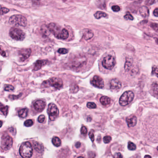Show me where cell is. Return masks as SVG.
<instances>
[{
	"label": "cell",
	"instance_id": "1",
	"mask_svg": "<svg viewBox=\"0 0 158 158\" xmlns=\"http://www.w3.org/2000/svg\"><path fill=\"white\" fill-rule=\"evenodd\" d=\"M19 153L22 157L30 158L33 155V147L29 142H25L21 144L19 149Z\"/></svg>",
	"mask_w": 158,
	"mask_h": 158
},
{
	"label": "cell",
	"instance_id": "2",
	"mask_svg": "<svg viewBox=\"0 0 158 158\" xmlns=\"http://www.w3.org/2000/svg\"><path fill=\"white\" fill-rule=\"evenodd\" d=\"M43 85L44 87H49L51 86L54 87L57 90L61 88L63 86V82L62 80L58 78L54 77L51 78L49 80L45 81L43 83Z\"/></svg>",
	"mask_w": 158,
	"mask_h": 158
},
{
	"label": "cell",
	"instance_id": "3",
	"mask_svg": "<svg viewBox=\"0 0 158 158\" xmlns=\"http://www.w3.org/2000/svg\"><path fill=\"white\" fill-rule=\"evenodd\" d=\"M9 23L15 26L25 27L27 24V20L25 17L21 15H14L9 20Z\"/></svg>",
	"mask_w": 158,
	"mask_h": 158
},
{
	"label": "cell",
	"instance_id": "4",
	"mask_svg": "<svg viewBox=\"0 0 158 158\" xmlns=\"http://www.w3.org/2000/svg\"><path fill=\"white\" fill-rule=\"evenodd\" d=\"M10 35L12 39L18 41L23 40L26 37L25 33L23 31L15 28H12L10 29Z\"/></svg>",
	"mask_w": 158,
	"mask_h": 158
},
{
	"label": "cell",
	"instance_id": "5",
	"mask_svg": "<svg viewBox=\"0 0 158 158\" xmlns=\"http://www.w3.org/2000/svg\"><path fill=\"white\" fill-rule=\"evenodd\" d=\"M134 94L132 91H127L123 93L119 99V103L121 106H124L129 104L133 100Z\"/></svg>",
	"mask_w": 158,
	"mask_h": 158
},
{
	"label": "cell",
	"instance_id": "6",
	"mask_svg": "<svg viewBox=\"0 0 158 158\" xmlns=\"http://www.w3.org/2000/svg\"><path fill=\"white\" fill-rule=\"evenodd\" d=\"M13 142L12 137H10L9 135L7 134L3 135L1 142V148L5 151L9 150L12 147Z\"/></svg>",
	"mask_w": 158,
	"mask_h": 158
},
{
	"label": "cell",
	"instance_id": "7",
	"mask_svg": "<svg viewBox=\"0 0 158 158\" xmlns=\"http://www.w3.org/2000/svg\"><path fill=\"white\" fill-rule=\"evenodd\" d=\"M47 113L49 115V119L53 121L58 118L59 115V110L56 105L53 103H50L48 106Z\"/></svg>",
	"mask_w": 158,
	"mask_h": 158
},
{
	"label": "cell",
	"instance_id": "8",
	"mask_svg": "<svg viewBox=\"0 0 158 158\" xmlns=\"http://www.w3.org/2000/svg\"><path fill=\"white\" fill-rule=\"evenodd\" d=\"M116 64V60L111 55H108L103 58L102 62L103 66L109 70L112 69Z\"/></svg>",
	"mask_w": 158,
	"mask_h": 158
},
{
	"label": "cell",
	"instance_id": "9",
	"mask_svg": "<svg viewBox=\"0 0 158 158\" xmlns=\"http://www.w3.org/2000/svg\"><path fill=\"white\" fill-rule=\"evenodd\" d=\"M48 29L50 32L53 34L55 37L59 39L62 30H61L60 26H58V24L54 23H51L49 24L48 26Z\"/></svg>",
	"mask_w": 158,
	"mask_h": 158
},
{
	"label": "cell",
	"instance_id": "10",
	"mask_svg": "<svg viewBox=\"0 0 158 158\" xmlns=\"http://www.w3.org/2000/svg\"><path fill=\"white\" fill-rule=\"evenodd\" d=\"M91 83L93 86L98 88L102 89L104 86V81L102 78L98 76H95L91 79Z\"/></svg>",
	"mask_w": 158,
	"mask_h": 158
},
{
	"label": "cell",
	"instance_id": "11",
	"mask_svg": "<svg viewBox=\"0 0 158 158\" xmlns=\"http://www.w3.org/2000/svg\"><path fill=\"white\" fill-rule=\"evenodd\" d=\"M32 51L31 49H22L19 51V55L20 60L24 61L30 57Z\"/></svg>",
	"mask_w": 158,
	"mask_h": 158
},
{
	"label": "cell",
	"instance_id": "12",
	"mask_svg": "<svg viewBox=\"0 0 158 158\" xmlns=\"http://www.w3.org/2000/svg\"><path fill=\"white\" fill-rule=\"evenodd\" d=\"M121 87V83L117 78L112 79L110 82V88L113 90H118Z\"/></svg>",
	"mask_w": 158,
	"mask_h": 158
},
{
	"label": "cell",
	"instance_id": "13",
	"mask_svg": "<svg viewBox=\"0 0 158 158\" xmlns=\"http://www.w3.org/2000/svg\"><path fill=\"white\" fill-rule=\"evenodd\" d=\"M33 106L35 110L40 112L42 111L46 107V103L42 100H37L34 103Z\"/></svg>",
	"mask_w": 158,
	"mask_h": 158
},
{
	"label": "cell",
	"instance_id": "14",
	"mask_svg": "<svg viewBox=\"0 0 158 158\" xmlns=\"http://www.w3.org/2000/svg\"><path fill=\"white\" fill-rule=\"evenodd\" d=\"M137 118L135 115H131L126 118V122L129 128L135 126L137 123Z\"/></svg>",
	"mask_w": 158,
	"mask_h": 158
},
{
	"label": "cell",
	"instance_id": "15",
	"mask_svg": "<svg viewBox=\"0 0 158 158\" xmlns=\"http://www.w3.org/2000/svg\"><path fill=\"white\" fill-rule=\"evenodd\" d=\"M47 62V60H38L35 63L33 70L35 71H37L40 70L42 68L43 65L46 64Z\"/></svg>",
	"mask_w": 158,
	"mask_h": 158
},
{
	"label": "cell",
	"instance_id": "16",
	"mask_svg": "<svg viewBox=\"0 0 158 158\" xmlns=\"http://www.w3.org/2000/svg\"><path fill=\"white\" fill-rule=\"evenodd\" d=\"M139 14L143 17H147L149 15L148 8L146 6H142L139 8Z\"/></svg>",
	"mask_w": 158,
	"mask_h": 158
},
{
	"label": "cell",
	"instance_id": "17",
	"mask_svg": "<svg viewBox=\"0 0 158 158\" xmlns=\"http://www.w3.org/2000/svg\"><path fill=\"white\" fill-rule=\"evenodd\" d=\"M94 34L92 31L90 29H86L84 31L83 33V36L85 40H89L91 39L93 37Z\"/></svg>",
	"mask_w": 158,
	"mask_h": 158
},
{
	"label": "cell",
	"instance_id": "18",
	"mask_svg": "<svg viewBox=\"0 0 158 158\" xmlns=\"http://www.w3.org/2000/svg\"><path fill=\"white\" fill-rule=\"evenodd\" d=\"M69 33L68 31L65 28H63L62 29L60 36L59 37V39L63 40H66L69 37Z\"/></svg>",
	"mask_w": 158,
	"mask_h": 158
},
{
	"label": "cell",
	"instance_id": "19",
	"mask_svg": "<svg viewBox=\"0 0 158 158\" xmlns=\"http://www.w3.org/2000/svg\"><path fill=\"white\" fill-rule=\"evenodd\" d=\"M33 146L38 152L41 153L44 151V147L42 144H40V143L37 142H34L33 143Z\"/></svg>",
	"mask_w": 158,
	"mask_h": 158
},
{
	"label": "cell",
	"instance_id": "20",
	"mask_svg": "<svg viewBox=\"0 0 158 158\" xmlns=\"http://www.w3.org/2000/svg\"><path fill=\"white\" fill-rule=\"evenodd\" d=\"M100 101L102 104L104 106H107L110 103L111 100L107 96H102L100 98Z\"/></svg>",
	"mask_w": 158,
	"mask_h": 158
},
{
	"label": "cell",
	"instance_id": "21",
	"mask_svg": "<svg viewBox=\"0 0 158 158\" xmlns=\"http://www.w3.org/2000/svg\"><path fill=\"white\" fill-rule=\"evenodd\" d=\"M28 110L27 108H24L20 109L18 111L19 117L22 118H25L28 115Z\"/></svg>",
	"mask_w": 158,
	"mask_h": 158
},
{
	"label": "cell",
	"instance_id": "22",
	"mask_svg": "<svg viewBox=\"0 0 158 158\" xmlns=\"http://www.w3.org/2000/svg\"><path fill=\"white\" fill-rule=\"evenodd\" d=\"M107 16L108 14H107L102 11H98L94 14V16L97 19H100L102 17H106Z\"/></svg>",
	"mask_w": 158,
	"mask_h": 158
},
{
	"label": "cell",
	"instance_id": "23",
	"mask_svg": "<svg viewBox=\"0 0 158 158\" xmlns=\"http://www.w3.org/2000/svg\"><path fill=\"white\" fill-rule=\"evenodd\" d=\"M52 142L54 145L57 147L60 146L61 145V139L58 137H54L52 139Z\"/></svg>",
	"mask_w": 158,
	"mask_h": 158
},
{
	"label": "cell",
	"instance_id": "24",
	"mask_svg": "<svg viewBox=\"0 0 158 158\" xmlns=\"http://www.w3.org/2000/svg\"><path fill=\"white\" fill-rule=\"evenodd\" d=\"M8 107L7 106H4L2 103H1V111L5 116H7V113H8Z\"/></svg>",
	"mask_w": 158,
	"mask_h": 158
},
{
	"label": "cell",
	"instance_id": "25",
	"mask_svg": "<svg viewBox=\"0 0 158 158\" xmlns=\"http://www.w3.org/2000/svg\"><path fill=\"white\" fill-rule=\"evenodd\" d=\"M136 145L132 142H129L128 143V148L130 150L134 151L136 149Z\"/></svg>",
	"mask_w": 158,
	"mask_h": 158
},
{
	"label": "cell",
	"instance_id": "26",
	"mask_svg": "<svg viewBox=\"0 0 158 158\" xmlns=\"http://www.w3.org/2000/svg\"><path fill=\"white\" fill-rule=\"evenodd\" d=\"M33 120L31 119H28L25 121L24 125L27 127H29L33 126Z\"/></svg>",
	"mask_w": 158,
	"mask_h": 158
},
{
	"label": "cell",
	"instance_id": "27",
	"mask_svg": "<svg viewBox=\"0 0 158 158\" xmlns=\"http://www.w3.org/2000/svg\"><path fill=\"white\" fill-rule=\"evenodd\" d=\"M87 106L89 109H95L96 108V105L95 104L94 102H89L87 104Z\"/></svg>",
	"mask_w": 158,
	"mask_h": 158
},
{
	"label": "cell",
	"instance_id": "28",
	"mask_svg": "<svg viewBox=\"0 0 158 158\" xmlns=\"http://www.w3.org/2000/svg\"><path fill=\"white\" fill-rule=\"evenodd\" d=\"M10 11V10L6 7H1V15H3L6 14Z\"/></svg>",
	"mask_w": 158,
	"mask_h": 158
},
{
	"label": "cell",
	"instance_id": "29",
	"mask_svg": "<svg viewBox=\"0 0 158 158\" xmlns=\"http://www.w3.org/2000/svg\"><path fill=\"white\" fill-rule=\"evenodd\" d=\"M153 90L154 93L158 95V84L154 83L153 84Z\"/></svg>",
	"mask_w": 158,
	"mask_h": 158
},
{
	"label": "cell",
	"instance_id": "30",
	"mask_svg": "<svg viewBox=\"0 0 158 158\" xmlns=\"http://www.w3.org/2000/svg\"><path fill=\"white\" fill-rule=\"evenodd\" d=\"M103 142H104L105 143H109L110 142H111V141L112 138L111 136H109V135H107V136H105V137L103 138Z\"/></svg>",
	"mask_w": 158,
	"mask_h": 158
},
{
	"label": "cell",
	"instance_id": "31",
	"mask_svg": "<svg viewBox=\"0 0 158 158\" xmlns=\"http://www.w3.org/2000/svg\"><path fill=\"white\" fill-rule=\"evenodd\" d=\"M89 137L90 138L92 142H93L94 141L95 139V136H94V130L92 129L90 131V132H89Z\"/></svg>",
	"mask_w": 158,
	"mask_h": 158
},
{
	"label": "cell",
	"instance_id": "32",
	"mask_svg": "<svg viewBox=\"0 0 158 158\" xmlns=\"http://www.w3.org/2000/svg\"><path fill=\"white\" fill-rule=\"evenodd\" d=\"M4 90L5 91L10 92V91H12L14 90V86H12L11 85H7L5 87Z\"/></svg>",
	"mask_w": 158,
	"mask_h": 158
},
{
	"label": "cell",
	"instance_id": "33",
	"mask_svg": "<svg viewBox=\"0 0 158 158\" xmlns=\"http://www.w3.org/2000/svg\"><path fill=\"white\" fill-rule=\"evenodd\" d=\"M58 52L60 54H65L68 53V50L67 49H65V48H60V49H58Z\"/></svg>",
	"mask_w": 158,
	"mask_h": 158
},
{
	"label": "cell",
	"instance_id": "34",
	"mask_svg": "<svg viewBox=\"0 0 158 158\" xmlns=\"http://www.w3.org/2000/svg\"><path fill=\"white\" fill-rule=\"evenodd\" d=\"M87 132H88V130H87V128L86 127L83 126L81 128V133L82 134L86 135L87 133Z\"/></svg>",
	"mask_w": 158,
	"mask_h": 158
},
{
	"label": "cell",
	"instance_id": "35",
	"mask_svg": "<svg viewBox=\"0 0 158 158\" xmlns=\"http://www.w3.org/2000/svg\"><path fill=\"white\" fill-rule=\"evenodd\" d=\"M45 116L44 115H40L38 118V121L40 123H43L44 122Z\"/></svg>",
	"mask_w": 158,
	"mask_h": 158
},
{
	"label": "cell",
	"instance_id": "36",
	"mask_svg": "<svg viewBox=\"0 0 158 158\" xmlns=\"http://www.w3.org/2000/svg\"><path fill=\"white\" fill-rule=\"evenodd\" d=\"M152 74L155 75V76H156L158 77V69L155 66H154V67H153Z\"/></svg>",
	"mask_w": 158,
	"mask_h": 158
},
{
	"label": "cell",
	"instance_id": "37",
	"mask_svg": "<svg viewBox=\"0 0 158 158\" xmlns=\"http://www.w3.org/2000/svg\"><path fill=\"white\" fill-rule=\"evenodd\" d=\"M112 10L114 11V12H118L120 10V7L118 6H113L112 7Z\"/></svg>",
	"mask_w": 158,
	"mask_h": 158
},
{
	"label": "cell",
	"instance_id": "38",
	"mask_svg": "<svg viewBox=\"0 0 158 158\" xmlns=\"http://www.w3.org/2000/svg\"><path fill=\"white\" fill-rule=\"evenodd\" d=\"M124 18L126 20H133V19H134V18L132 16V15L130 14H126L124 16Z\"/></svg>",
	"mask_w": 158,
	"mask_h": 158
},
{
	"label": "cell",
	"instance_id": "39",
	"mask_svg": "<svg viewBox=\"0 0 158 158\" xmlns=\"http://www.w3.org/2000/svg\"><path fill=\"white\" fill-rule=\"evenodd\" d=\"M154 3H155V0H146L145 4L147 5H153Z\"/></svg>",
	"mask_w": 158,
	"mask_h": 158
},
{
	"label": "cell",
	"instance_id": "40",
	"mask_svg": "<svg viewBox=\"0 0 158 158\" xmlns=\"http://www.w3.org/2000/svg\"><path fill=\"white\" fill-rule=\"evenodd\" d=\"M151 27L156 31L158 32V24L153 23L151 24Z\"/></svg>",
	"mask_w": 158,
	"mask_h": 158
},
{
	"label": "cell",
	"instance_id": "41",
	"mask_svg": "<svg viewBox=\"0 0 158 158\" xmlns=\"http://www.w3.org/2000/svg\"><path fill=\"white\" fill-rule=\"evenodd\" d=\"M115 158H122L123 156L121 155V154L120 153H116L114 154V156Z\"/></svg>",
	"mask_w": 158,
	"mask_h": 158
},
{
	"label": "cell",
	"instance_id": "42",
	"mask_svg": "<svg viewBox=\"0 0 158 158\" xmlns=\"http://www.w3.org/2000/svg\"><path fill=\"white\" fill-rule=\"evenodd\" d=\"M153 14L156 17H158V8H156L153 11Z\"/></svg>",
	"mask_w": 158,
	"mask_h": 158
},
{
	"label": "cell",
	"instance_id": "43",
	"mask_svg": "<svg viewBox=\"0 0 158 158\" xmlns=\"http://www.w3.org/2000/svg\"><path fill=\"white\" fill-rule=\"evenodd\" d=\"M81 146V143L80 142H77L76 144H75V146L76 147V148H77L80 147Z\"/></svg>",
	"mask_w": 158,
	"mask_h": 158
},
{
	"label": "cell",
	"instance_id": "44",
	"mask_svg": "<svg viewBox=\"0 0 158 158\" xmlns=\"http://www.w3.org/2000/svg\"><path fill=\"white\" fill-rule=\"evenodd\" d=\"M1 55L3 57L6 56V53H5V51H3L2 49H1Z\"/></svg>",
	"mask_w": 158,
	"mask_h": 158
},
{
	"label": "cell",
	"instance_id": "45",
	"mask_svg": "<svg viewBox=\"0 0 158 158\" xmlns=\"http://www.w3.org/2000/svg\"><path fill=\"white\" fill-rule=\"evenodd\" d=\"M146 157H149V158H151V156L149 155H146L145 156V158H146Z\"/></svg>",
	"mask_w": 158,
	"mask_h": 158
},
{
	"label": "cell",
	"instance_id": "46",
	"mask_svg": "<svg viewBox=\"0 0 158 158\" xmlns=\"http://www.w3.org/2000/svg\"><path fill=\"white\" fill-rule=\"evenodd\" d=\"M156 42H157V44H158V39L157 40H156Z\"/></svg>",
	"mask_w": 158,
	"mask_h": 158
},
{
	"label": "cell",
	"instance_id": "47",
	"mask_svg": "<svg viewBox=\"0 0 158 158\" xmlns=\"http://www.w3.org/2000/svg\"><path fill=\"white\" fill-rule=\"evenodd\" d=\"M157 151H158V146L157 147Z\"/></svg>",
	"mask_w": 158,
	"mask_h": 158
}]
</instances>
